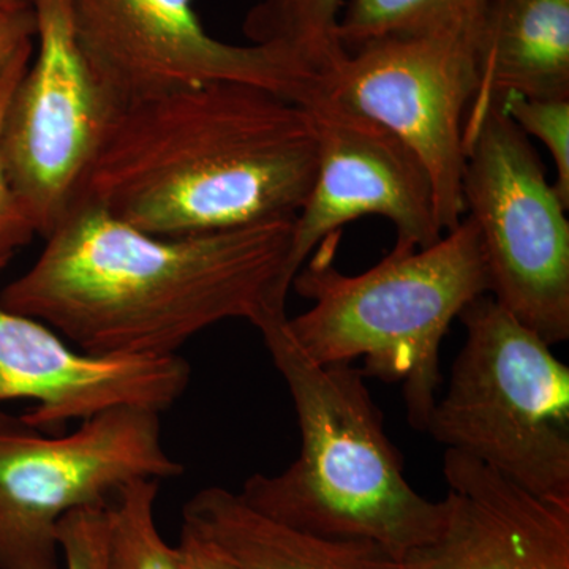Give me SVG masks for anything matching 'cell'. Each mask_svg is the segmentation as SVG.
Returning a JSON list of instances; mask_svg holds the SVG:
<instances>
[{"instance_id":"1","label":"cell","mask_w":569,"mask_h":569,"mask_svg":"<svg viewBox=\"0 0 569 569\" xmlns=\"http://www.w3.org/2000/svg\"><path fill=\"white\" fill-rule=\"evenodd\" d=\"M295 219L156 236L77 201L0 306L50 326L78 350L174 356L224 320L287 312L280 293Z\"/></svg>"},{"instance_id":"2","label":"cell","mask_w":569,"mask_h":569,"mask_svg":"<svg viewBox=\"0 0 569 569\" xmlns=\"http://www.w3.org/2000/svg\"><path fill=\"white\" fill-rule=\"evenodd\" d=\"M318 133L306 104L212 81L122 104L77 201L156 236L295 219L312 189Z\"/></svg>"},{"instance_id":"3","label":"cell","mask_w":569,"mask_h":569,"mask_svg":"<svg viewBox=\"0 0 569 569\" xmlns=\"http://www.w3.org/2000/svg\"><path fill=\"white\" fill-rule=\"evenodd\" d=\"M287 321V313H272L254 328L293 399L301 451L282 473L247 479L239 496L295 529L370 542L397 560L411 559L440 537L447 501L427 500L408 485L365 372L317 365Z\"/></svg>"},{"instance_id":"4","label":"cell","mask_w":569,"mask_h":569,"mask_svg":"<svg viewBox=\"0 0 569 569\" xmlns=\"http://www.w3.org/2000/svg\"><path fill=\"white\" fill-rule=\"evenodd\" d=\"M339 239L326 238L296 274L291 287L313 306L288 318V331L317 365L365 358L366 377L402 383L408 421L426 432L443 383V337L468 302L489 293L477 224L466 216L436 244L391 250L358 276L335 264Z\"/></svg>"},{"instance_id":"5","label":"cell","mask_w":569,"mask_h":569,"mask_svg":"<svg viewBox=\"0 0 569 569\" xmlns=\"http://www.w3.org/2000/svg\"><path fill=\"white\" fill-rule=\"evenodd\" d=\"M459 318L466 343L426 432L569 508V367L489 293Z\"/></svg>"},{"instance_id":"6","label":"cell","mask_w":569,"mask_h":569,"mask_svg":"<svg viewBox=\"0 0 569 569\" xmlns=\"http://www.w3.org/2000/svg\"><path fill=\"white\" fill-rule=\"evenodd\" d=\"M182 471L157 411L114 408L54 437L0 411V569H59L58 527L69 512Z\"/></svg>"},{"instance_id":"7","label":"cell","mask_w":569,"mask_h":569,"mask_svg":"<svg viewBox=\"0 0 569 569\" xmlns=\"http://www.w3.org/2000/svg\"><path fill=\"white\" fill-rule=\"evenodd\" d=\"M463 208L489 295L550 347L569 339L568 208L541 157L498 103L466 127Z\"/></svg>"},{"instance_id":"8","label":"cell","mask_w":569,"mask_h":569,"mask_svg":"<svg viewBox=\"0 0 569 569\" xmlns=\"http://www.w3.org/2000/svg\"><path fill=\"white\" fill-rule=\"evenodd\" d=\"M479 20L366 41L317 81L318 92L387 127L417 153L445 233L466 213V122L478 86Z\"/></svg>"},{"instance_id":"9","label":"cell","mask_w":569,"mask_h":569,"mask_svg":"<svg viewBox=\"0 0 569 569\" xmlns=\"http://www.w3.org/2000/svg\"><path fill=\"white\" fill-rule=\"evenodd\" d=\"M36 51L3 116L0 151L14 194L41 238L77 203L122 107L82 54L69 0H32Z\"/></svg>"},{"instance_id":"10","label":"cell","mask_w":569,"mask_h":569,"mask_svg":"<svg viewBox=\"0 0 569 569\" xmlns=\"http://www.w3.org/2000/svg\"><path fill=\"white\" fill-rule=\"evenodd\" d=\"M89 66L126 104L201 82L261 86L306 104L317 82L258 44L206 31L193 0H69Z\"/></svg>"},{"instance_id":"11","label":"cell","mask_w":569,"mask_h":569,"mask_svg":"<svg viewBox=\"0 0 569 569\" xmlns=\"http://www.w3.org/2000/svg\"><path fill=\"white\" fill-rule=\"evenodd\" d=\"M306 107L316 121L318 168L293 220L280 276L284 298L313 250L362 217L391 222L397 252L427 249L445 236L430 176L406 142L317 89Z\"/></svg>"},{"instance_id":"12","label":"cell","mask_w":569,"mask_h":569,"mask_svg":"<svg viewBox=\"0 0 569 569\" xmlns=\"http://www.w3.org/2000/svg\"><path fill=\"white\" fill-rule=\"evenodd\" d=\"M181 356H103L67 346L50 326L0 306V402L32 400L21 419L47 432L114 408L162 411L190 381Z\"/></svg>"},{"instance_id":"13","label":"cell","mask_w":569,"mask_h":569,"mask_svg":"<svg viewBox=\"0 0 569 569\" xmlns=\"http://www.w3.org/2000/svg\"><path fill=\"white\" fill-rule=\"evenodd\" d=\"M447 523L408 569H569V508L447 449Z\"/></svg>"},{"instance_id":"14","label":"cell","mask_w":569,"mask_h":569,"mask_svg":"<svg viewBox=\"0 0 569 569\" xmlns=\"http://www.w3.org/2000/svg\"><path fill=\"white\" fill-rule=\"evenodd\" d=\"M515 96L569 97V0H488L478 31V86L471 126Z\"/></svg>"},{"instance_id":"15","label":"cell","mask_w":569,"mask_h":569,"mask_svg":"<svg viewBox=\"0 0 569 569\" xmlns=\"http://www.w3.org/2000/svg\"><path fill=\"white\" fill-rule=\"evenodd\" d=\"M182 519L183 529L241 569H408L378 546L295 529L217 486L194 493Z\"/></svg>"},{"instance_id":"16","label":"cell","mask_w":569,"mask_h":569,"mask_svg":"<svg viewBox=\"0 0 569 569\" xmlns=\"http://www.w3.org/2000/svg\"><path fill=\"white\" fill-rule=\"evenodd\" d=\"M346 0H260L247 11L242 31L250 43L268 48L318 81L346 56L339 36Z\"/></svg>"},{"instance_id":"17","label":"cell","mask_w":569,"mask_h":569,"mask_svg":"<svg viewBox=\"0 0 569 569\" xmlns=\"http://www.w3.org/2000/svg\"><path fill=\"white\" fill-rule=\"evenodd\" d=\"M488 0H346L337 36L343 50L380 37L477 20Z\"/></svg>"},{"instance_id":"18","label":"cell","mask_w":569,"mask_h":569,"mask_svg":"<svg viewBox=\"0 0 569 569\" xmlns=\"http://www.w3.org/2000/svg\"><path fill=\"white\" fill-rule=\"evenodd\" d=\"M159 485L138 479L108 505L111 569H183L178 546H168L157 529Z\"/></svg>"},{"instance_id":"19","label":"cell","mask_w":569,"mask_h":569,"mask_svg":"<svg viewBox=\"0 0 569 569\" xmlns=\"http://www.w3.org/2000/svg\"><path fill=\"white\" fill-rule=\"evenodd\" d=\"M501 111L527 137L537 138L546 146L556 163L557 193L569 208V97L561 99H529L509 96L498 102Z\"/></svg>"},{"instance_id":"20","label":"cell","mask_w":569,"mask_h":569,"mask_svg":"<svg viewBox=\"0 0 569 569\" xmlns=\"http://www.w3.org/2000/svg\"><path fill=\"white\" fill-rule=\"evenodd\" d=\"M58 541L67 569H111L108 507L69 512L59 523Z\"/></svg>"},{"instance_id":"21","label":"cell","mask_w":569,"mask_h":569,"mask_svg":"<svg viewBox=\"0 0 569 569\" xmlns=\"http://www.w3.org/2000/svg\"><path fill=\"white\" fill-rule=\"evenodd\" d=\"M32 56H24L20 61L14 62L0 81V133H2L3 116L9 107L11 93L28 70ZM36 234L31 219L11 189L6 167H3L2 151H0V269L6 268L13 254L28 246Z\"/></svg>"},{"instance_id":"22","label":"cell","mask_w":569,"mask_h":569,"mask_svg":"<svg viewBox=\"0 0 569 569\" xmlns=\"http://www.w3.org/2000/svg\"><path fill=\"white\" fill-rule=\"evenodd\" d=\"M37 20L32 2L0 7V81L24 56L36 51Z\"/></svg>"},{"instance_id":"23","label":"cell","mask_w":569,"mask_h":569,"mask_svg":"<svg viewBox=\"0 0 569 569\" xmlns=\"http://www.w3.org/2000/svg\"><path fill=\"white\" fill-rule=\"evenodd\" d=\"M183 569H241L233 561L224 559L219 550L198 538L192 531L183 529L178 545Z\"/></svg>"},{"instance_id":"24","label":"cell","mask_w":569,"mask_h":569,"mask_svg":"<svg viewBox=\"0 0 569 569\" xmlns=\"http://www.w3.org/2000/svg\"><path fill=\"white\" fill-rule=\"evenodd\" d=\"M29 3V2H26ZM7 6H20V3H11L7 2V0H0V7H7Z\"/></svg>"},{"instance_id":"25","label":"cell","mask_w":569,"mask_h":569,"mask_svg":"<svg viewBox=\"0 0 569 569\" xmlns=\"http://www.w3.org/2000/svg\"><path fill=\"white\" fill-rule=\"evenodd\" d=\"M7 2H11V3H26V2H32V0H7Z\"/></svg>"}]
</instances>
